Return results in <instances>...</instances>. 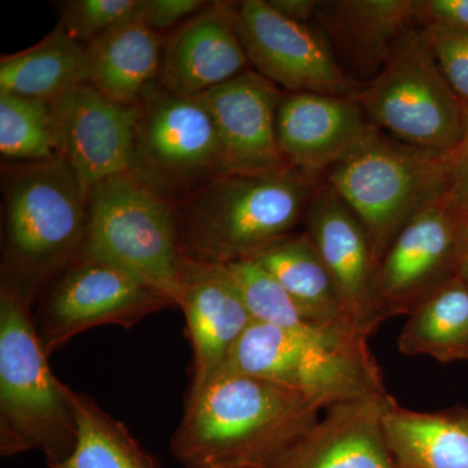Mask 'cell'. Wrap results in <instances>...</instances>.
Returning <instances> with one entry per match:
<instances>
[{"mask_svg":"<svg viewBox=\"0 0 468 468\" xmlns=\"http://www.w3.org/2000/svg\"><path fill=\"white\" fill-rule=\"evenodd\" d=\"M323 408L285 385L221 371L187 393L171 452L184 468H273Z\"/></svg>","mask_w":468,"mask_h":468,"instance_id":"obj_1","label":"cell"},{"mask_svg":"<svg viewBox=\"0 0 468 468\" xmlns=\"http://www.w3.org/2000/svg\"><path fill=\"white\" fill-rule=\"evenodd\" d=\"M2 288L33 307L84 250L89 190L63 156L3 168Z\"/></svg>","mask_w":468,"mask_h":468,"instance_id":"obj_2","label":"cell"},{"mask_svg":"<svg viewBox=\"0 0 468 468\" xmlns=\"http://www.w3.org/2000/svg\"><path fill=\"white\" fill-rule=\"evenodd\" d=\"M322 178L294 169L215 178L175 207L184 254L223 266L254 260L303 223Z\"/></svg>","mask_w":468,"mask_h":468,"instance_id":"obj_3","label":"cell"},{"mask_svg":"<svg viewBox=\"0 0 468 468\" xmlns=\"http://www.w3.org/2000/svg\"><path fill=\"white\" fill-rule=\"evenodd\" d=\"M34 324L32 306L0 289V454L41 452L48 468L72 454L77 428Z\"/></svg>","mask_w":468,"mask_h":468,"instance_id":"obj_4","label":"cell"},{"mask_svg":"<svg viewBox=\"0 0 468 468\" xmlns=\"http://www.w3.org/2000/svg\"><path fill=\"white\" fill-rule=\"evenodd\" d=\"M451 165L452 155L415 149L378 131L322 177L362 221L378 266L410 218L446 193Z\"/></svg>","mask_w":468,"mask_h":468,"instance_id":"obj_5","label":"cell"},{"mask_svg":"<svg viewBox=\"0 0 468 468\" xmlns=\"http://www.w3.org/2000/svg\"><path fill=\"white\" fill-rule=\"evenodd\" d=\"M356 100L378 131L415 149L452 155L463 140V104L419 27L403 37L374 79L363 82Z\"/></svg>","mask_w":468,"mask_h":468,"instance_id":"obj_6","label":"cell"},{"mask_svg":"<svg viewBox=\"0 0 468 468\" xmlns=\"http://www.w3.org/2000/svg\"><path fill=\"white\" fill-rule=\"evenodd\" d=\"M128 174L172 206L229 174L217 125L198 98H185L158 81L137 104Z\"/></svg>","mask_w":468,"mask_h":468,"instance_id":"obj_7","label":"cell"},{"mask_svg":"<svg viewBox=\"0 0 468 468\" xmlns=\"http://www.w3.org/2000/svg\"><path fill=\"white\" fill-rule=\"evenodd\" d=\"M82 252L124 268L176 304L184 252L175 206L128 172L91 187Z\"/></svg>","mask_w":468,"mask_h":468,"instance_id":"obj_8","label":"cell"},{"mask_svg":"<svg viewBox=\"0 0 468 468\" xmlns=\"http://www.w3.org/2000/svg\"><path fill=\"white\" fill-rule=\"evenodd\" d=\"M223 371L285 385L324 409L384 390L371 351L338 349L254 320L234 344Z\"/></svg>","mask_w":468,"mask_h":468,"instance_id":"obj_9","label":"cell"},{"mask_svg":"<svg viewBox=\"0 0 468 468\" xmlns=\"http://www.w3.org/2000/svg\"><path fill=\"white\" fill-rule=\"evenodd\" d=\"M175 302L124 268L81 252L39 295L33 315L50 356L75 335L101 325L133 328Z\"/></svg>","mask_w":468,"mask_h":468,"instance_id":"obj_10","label":"cell"},{"mask_svg":"<svg viewBox=\"0 0 468 468\" xmlns=\"http://www.w3.org/2000/svg\"><path fill=\"white\" fill-rule=\"evenodd\" d=\"M236 27L250 66L286 92L356 97L362 88L335 58L324 34L277 12L268 0L234 5Z\"/></svg>","mask_w":468,"mask_h":468,"instance_id":"obj_11","label":"cell"},{"mask_svg":"<svg viewBox=\"0 0 468 468\" xmlns=\"http://www.w3.org/2000/svg\"><path fill=\"white\" fill-rule=\"evenodd\" d=\"M460 232V215L446 193L410 218L375 272L378 319L411 314L437 286L457 275Z\"/></svg>","mask_w":468,"mask_h":468,"instance_id":"obj_12","label":"cell"},{"mask_svg":"<svg viewBox=\"0 0 468 468\" xmlns=\"http://www.w3.org/2000/svg\"><path fill=\"white\" fill-rule=\"evenodd\" d=\"M58 154L86 189L128 171L138 107L104 97L89 84L52 101Z\"/></svg>","mask_w":468,"mask_h":468,"instance_id":"obj_13","label":"cell"},{"mask_svg":"<svg viewBox=\"0 0 468 468\" xmlns=\"http://www.w3.org/2000/svg\"><path fill=\"white\" fill-rule=\"evenodd\" d=\"M277 144L289 168L320 176L378 133L356 97L282 92Z\"/></svg>","mask_w":468,"mask_h":468,"instance_id":"obj_14","label":"cell"},{"mask_svg":"<svg viewBox=\"0 0 468 468\" xmlns=\"http://www.w3.org/2000/svg\"><path fill=\"white\" fill-rule=\"evenodd\" d=\"M176 304L186 319L192 344V393L223 371L230 350L252 319L226 266L185 254L178 270Z\"/></svg>","mask_w":468,"mask_h":468,"instance_id":"obj_15","label":"cell"},{"mask_svg":"<svg viewBox=\"0 0 468 468\" xmlns=\"http://www.w3.org/2000/svg\"><path fill=\"white\" fill-rule=\"evenodd\" d=\"M302 224L340 289L351 316L363 332L371 335L381 323L374 304L378 266L362 221L343 197L322 178Z\"/></svg>","mask_w":468,"mask_h":468,"instance_id":"obj_16","label":"cell"},{"mask_svg":"<svg viewBox=\"0 0 468 468\" xmlns=\"http://www.w3.org/2000/svg\"><path fill=\"white\" fill-rule=\"evenodd\" d=\"M236 2L207 3L165 38L159 85L197 98L252 69L236 27Z\"/></svg>","mask_w":468,"mask_h":468,"instance_id":"obj_17","label":"cell"},{"mask_svg":"<svg viewBox=\"0 0 468 468\" xmlns=\"http://www.w3.org/2000/svg\"><path fill=\"white\" fill-rule=\"evenodd\" d=\"M282 92L254 69L199 95L217 125L229 174L289 171L277 144Z\"/></svg>","mask_w":468,"mask_h":468,"instance_id":"obj_18","label":"cell"},{"mask_svg":"<svg viewBox=\"0 0 468 468\" xmlns=\"http://www.w3.org/2000/svg\"><path fill=\"white\" fill-rule=\"evenodd\" d=\"M385 390L335 403L273 468H397L385 441Z\"/></svg>","mask_w":468,"mask_h":468,"instance_id":"obj_19","label":"cell"},{"mask_svg":"<svg viewBox=\"0 0 468 468\" xmlns=\"http://www.w3.org/2000/svg\"><path fill=\"white\" fill-rule=\"evenodd\" d=\"M414 11L415 0H322L315 26L338 61L374 79L403 37L418 27Z\"/></svg>","mask_w":468,"mask_h":468,"instance_id":"obj_20","label":"cell"},{"mask_svg":"<svg viewBox=\"0 0 468 468\" xmlns=\"http://www.w3.org/2000/svg\"><path fill=\"white\" fill-rule=\"evenodd\" d=\"M165 37L138 16L112 27L88 50V84L104 97L137 106L144 90L158 81Z\"/></svg>","mask_w":468,"mask_h":468,"instance_id":"obj_21","label":"cell"},{"mask_svg":"<svg viewBox=\"0 0 468 468\" xmlns=\"http://www.w3.org/2000/svg\"><path fill=\"white\" fill-rule=\"evenodd\" d=\"M304 314L331 328L365 335L306 232L292 233L254 258Z\"/></svg>","mask_w":468,"mask_h":468,"instance_id":"obj_22","label":"cell"},{"mask_svg":"<svg viewBox=\"0 0 468 468\" xmlns=\"http://www.w3.org/2000/svg\"><path fill=\"white\" fill-rule=\"evenodd\" d=\"M384 436L397 468H468V417L418 412L390 399Z\"/></svg>","mask_w":468,"mask_h":468,"instance_id":"obj_23","label":"cell"},{"mask_svg":"<svg viewBox=\"0 0 468 468\" xmlns=\"http://www.w3.org/2000/svg\"><path fill=\"white\" fill-rule=\"evenodd\" d=\"M88 84V50L60 26L27 50L0 58V90L52 101Z\"/></svg>","mask_w":468,"mask_h":468,"instance_id":"obj_24","label":"cell"},{"mask_svg":"<svg viewBox=\"0 0 468 468\" xmlns=\"http://www.w3.org/2000/svg\"><path fill=\"white\" fill-rule=\"evenodd\" d=\"M406 356L468 359V284L460 275L437 286L410 314L399 338Z\"/></svg>","mask_w":468,"mask_h":468,"instance_id":"obj_25","label":"cell"},{"mask_svg":"<svg viewBox=\"0 0 468 468\" xmlns=\"http://www.w3.org/2000/svg\"><path fill=\"white\" fill-rule=\"evenodd\" d=\"M226 267L254 322L280 326L338 349L369 351L365 335L338 331L310 318L254 260L236 261Z\"/></svg>","mask_w":468,"mask_h":468,"instance_id":"obj_26","label":"cell"},{"mask_svg":"<svg viewBox=\"0 0 468 468\" xmlns=\"http://www.w3.org/2000/svg\"><path fill=\"white\" fill-rule=\"evenodd\" d=\"M77 436L72 454L50 468H158L128 428L88 394L69 388Z\"/></svg>","mask_w":468,"mask_h":468,"instance_id":"obj_27","label":"cell"},{"mask_svg":"<svg viewBox=\"0 0 468 468\" xmlns=\"http://www.w3.org/2000/svg\"><path fill=\"white\" fill-rule=\"evenodd\" d=\"M0 154L18 163L58 155L51 101L0 90Z\"/></svg>","mask_w":468,"mask_h":468,"instance_id":"obj_28","label":"cell"},{"mask_svg":"<svg viewBox=\"0 0 468 468\" xmlns=\"http://www.w3.org/2000/svg\"><path fill=\"white\" fill-rule=\"evenodd\" d=\"M141 0H69L61 3L58 26L89 46L122 21L137 15Z\"/></svg>","mask_w":468,"mask_h":468,"instance_id":"obj_29","label":"cell"},{"mask_svg":"<svg viewBox=\"0 0 468 468\" xmlns=\"http://www.w3.org/2000/svg\"><path fill=\"white\" fill-rule=\"evenodd\" d=\"M426 33L442 75L461 103L468 107V34L443 30Z\"/></svg>","mask_w":468,"mask_h":468,"instance_id":"obj_30","label":"cell"},{"mask_svg":"<svg viewBox=\"0 0 468 468\" xmlns=\"http://www.w3.org/2000/svg\"><path fill=\"white\" fill-rule=\"evenodd\" d=\"M414 20L426 32L468 34V0H415Z\"/></svg>","mask_w":468,"mask_h":468,"instance_id":"obj_31","label":"cell"},{"mask_svg":"<svg viewBox=\"0 0 468 468\" xmlns=\"http://www.w3.org/2000/svg\"><path fill=\"white\" fill-rule=\"evenodd\" d=\"M202 0H141L138 16L160 36L171 33L205 8Z\"/></svg>","mask_w":468,"mask_h":468,"instance_id":"obj_32","label":"cell"},{"mask_svg":"<svg viewBox=\"0 0 468 468\" xmlns=\"http://www.w3.org/2000/svg\"><path fill=\"white\" fill-rule=\"evenodd\" d=\"M446 197L452 207L468 212V107H464L463 140L452 154Z\"/></svg>","mask_w":468,"mask_h":468,"instance_id":"obj_33","label":"cell"},{"mask_svg":"<svg viewBox=\"0 0 468 468\" xmlns=\"http://www.w3.org/2000/svg\"><path fill=\"white\" fill-rule=\"evenodd\" d=\"M285 17L306 26H315L322 0H268Z\"/></svg>","mask_w":468,"mask_h":468,"instance_id":"obj_34","label":"cell"},{"mask_svg":"<svg viewBox=\"0 0 468 468\" xmlns=\"http://www.w3.org/2000/svg\"><path fill=\"white\" fill-rule=\"evenodd\" d=\"M457 212L460 215L461 226L457 275H460L468 284V212L461 211V209H457Z\"/></svg>","mask_w":468,"mask_h":468,"instance_id":"obj_35","label":"cell"}]
</instances>
